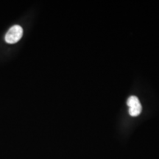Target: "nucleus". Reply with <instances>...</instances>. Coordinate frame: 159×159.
Wrapping results in <instances>:
<instances>
[{"instance_id":"nucleus-1","label":"nucleus","mask_w":159,"mask_h":159,"mask_svg":"<svg viewBox=\"0 0 159 159\" xmlns=\"http://www.w3.org/2000/svg\"><path fill=\"white\" fill-rule=\"evenodd\" d=\"M23 35V30L19 25L11 27L5 35V41L8 43H15L21 39Z\"/></svg>"},{"instance_id":"nucleus-2","label":"nucleus","mask_w":159,"mask_h":159,"mask_svg":"<svg viewBox=\"0 0 159 159\" xmlns=\"http://www.w3.org/2000/svg\"><path fill=\"white\" fill-rule=\"evenodd\" d=\"M142 111V106L140 102L136 103V104L133 105L130 107L129 109V114L131 116H137L141 114Z\"/></svg>"},{"instance_id":"nucleus-3","label":"nucleus","mask_w":159,"mask_h":159,"mask_svg":"<svg viewBox=\"0 0 159 159\" xmlns=\"http://www.w3.org/2000/svg\"><path fill=\"white\" fill-rule=\"evenodd\" d=\"M138 102H139V99H138V97H136L135 96H131L129 97L128 101H127V105H128V106L130 108L131 105L136 104V103H138Z\"/></svg>"}]
</instances>
